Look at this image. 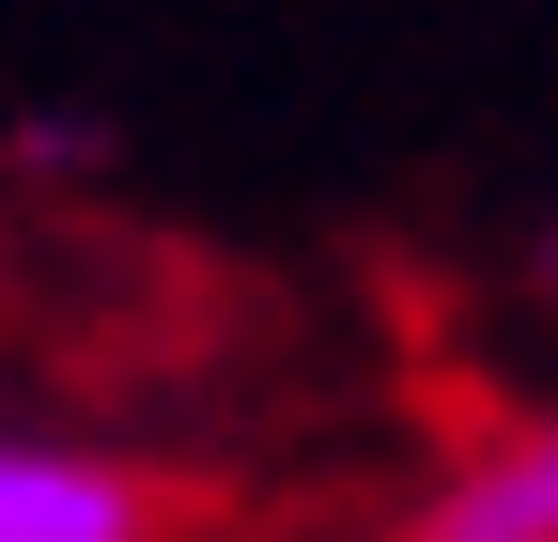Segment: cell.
Segmentation results:
<instances>
[{"mask_svg":"<svg viewBox=\"0 0 558 542\" xmlns=\"http://www.w3.org/2000/svg\"><path fill=\"white\" fill-rule=\"evenodd\" d=\"M543 280H558V233H543Z\"/></svg>","mask_w":558,"mask_h":542,"instance_id":"3","label":"cell"},{"mask_svg":"<svg viewBox=\"0 0 558 542\" xmlns=\"http://www.w3.org/2000/svg\"><path fill=\"white\" fill-rule=\"evenodd\" d=\"M0 542H156V496H140L109 449L0 434Z\"/></svg>","mask_w":558,"mask_h":542,"instance_id":"2","label":"cell"},{"mask_svg":"<svg viewBox=\"0 0 558 542\" xmlns=\"http://www.w3.org/2000/svg\"><path fill=\"white\" fill-rule=\"evenodd\" d=\"M388 542H558V403L512 419V434H481Z\"/></svg>","mask_w":558,"mask_h":542,"instance_id":"1","label":"cell"}]
</instances>
